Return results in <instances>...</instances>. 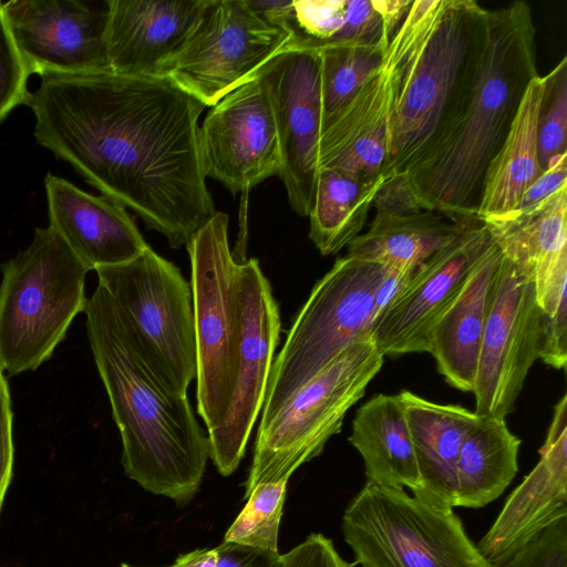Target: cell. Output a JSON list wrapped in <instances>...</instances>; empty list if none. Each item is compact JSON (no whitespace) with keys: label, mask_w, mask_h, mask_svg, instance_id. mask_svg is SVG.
<instances>
[{"label":"cell","mask_w":567,"mask_h":567,"mask_svg":"<svg viewBox=\"0 0 567 567\" xmlns=\"http://www.w3.org/2000/svg\"><path fill=\"white\" fill-rule=\"evenodd\" d=\"M37 143L171 248L215 214L198 120L205 105L166 76L48 75L31 93Z\"/></svg>","instance_id":"1"},{"label":"cell","mask_w":567,"mask_h":567,"mask_svg":"<svg viewBox=\"0 0 567 567\" xmlns=\"http://www.w3.org/2000/svg\"><path fill=\"white\" fill-rule=\"evenodd\" d=\"M84 313L94 362L122 440L126 476L186 505L209 457L208 436L186 395L165 389L137 352L110 295L97 285Z\"/></svg>","instance_id":"2"},{"label":"cell","mask_w":567,"mask_h":567,"mask_svg":"<svg viewBox=\"0 0 567 567\" xmlns=\"http://www.w3.org/2000/svg\"><path fill=\"white\" fill-rule=\"evenodd\" d=\"M537 75L536 30L528 3L488 10L484 45L464 106L433 148L403 174L423 209L452 221L477 217L486 169Z\"/></svg>","instance_id":"3"},{"label":"cell","mask_w":567,"mask_h":567,"mask_svg":"<svg viewBox=\"0 0 567 567\" xmlns=\"http://www.w3.org/2000/svg\"><path fill=\"white\" fill-rule=\"evenodd\" d=\"M488 10L474 0H415L385 58L395 70L386 158L403 175L455 121L472 89Z\"/></svg>","instance_id":"4"},{"label":"cell","mask_w":567,"mask_h":567,"mask_svg":"<svg viewBox=\"0 0 567 567\" xmlns=\"http://www.w3.org/2000/svg\"><path fill=\"white\" fill-rule=\"evenodd\" d=\"M1 269L0 369L16 375L48 361L84 312L90 269L50 226Z\"/></svg>","instance_id":"5"},{"label":"cell","mask_w":567,"mask_h":567,"mask_svg":"<svg viewBox=\"0 0 567 567\" xmlns=\"http://www.w3.org/2000/svg\"><path fill=\"white\" fill-rule=\"evenodd\" d=\"M383 358L371 334L361 338L259 423L246 496L258 484L289 480L323 451L381 370Z\"/></svg>","instance_id":"6"},{"label":"cell","mask_w":567,"mask_h":567,"mask_svg":"<svg viewBox=\"0 0 567 567\" xmlns=\"http://www.w3.org/2000/svg\"><path fill=\"white\" fill-rule=\"evenodd\" d=\"M362 567H496L467 537L453 508L367 481L342 516Z\"/></svg>","instance_id":"7"},{"label":"cell","mask_w":567,"mask_h":567,"mask_svg":"<svg viewBox=\"0 0 567 567\" xmlns=\"http://www.w3.org/2000/svg\"><path fill=\"white\" fill-rule=\"evenodd\" d=\"M95 271L147 369L165 389L186 395L197 353L192 288L178 267L148 246Z\"/></svg>","instance_id":"8"},{"label":"cell","mask_w":567,"mask_h":567,"mask_svg":"<svg viewBox=\"0 0 567 567\" xmlns=\"http://www.w3.org/2000/svg\"><path fill=\"white\" fill-rule=\"evenodd\" d=\"M385 267L348 255L313 286L274 359L260 422L341 351L371 334Z\"/></svg>","instance_id":"9"},{"label":"cell","mask_w":567,"mask_h":567,"mask_svg":"<svg viewBox=\"0 0 567 567\" xmlns=\"http://www.w3.org/2000/svg\"><path fill=\"white\" fill-rule=\"evenodd\" d=\"M197 353V412L207 431L230 403L241 333V262L228 243V216L215 212L186 245Z\"/></svg>","instance_id":"10"},{"label":"cell","mask_w":567,"mask_h":567,"mask_svg":"<svg viewBox=\"0 0 567 567\" xmlns=\"http://www.w3.org/2000/svg\"><path fill=\"white\" fill-rule=\"evenodd\" d=\"M292 37L251 9L248 0H208L165 76L210 107L256 79Z\"/></svg>","instance_id":"11"},{"label":"cell","mask_w":567,"mask_h":567,"mask_svg":"<svg viewBox=\"0 0 567 567\" xmlns=\"http://www.w3.org/2000/svg\"><path fill=\"white\" fill-rule=\"evenodd\" d=\"M540 309L534 282L505 257L489 290L474 385L475 413L506 419L539 355Z\"/></svg>","instance_id":"12"},{"label":"cell","mask_w":567,"mask_h":567,"mask_svg":"<svg viewBox=\"0 0 567 567\" xmlns=\"http://www.w3.org/2000/svg\"><path fill=\"white\" fill-rule=\"evenodd\" d=\"M280 330L279 308L259 261H243L241 333L234 391L223 421L208 431L209 457L223 476L233 474L245 455L266 399Z\"/></svg>","instance_id":"13"},{"label":"cell","mask_w":567,"mask_h":567,"mask_svg":"<svg viewBox=\"0 0 567 567\" xmlns=\"http://www.w3.org/2000/svg\"><path fill=\"white\" fill-rule=\"evenodd\" d=\"M2 13L30 75L111 71L109 0H11Z\"/></svg>","instance_id":"14"},{"label":"cell","mask_w":567,"mask_h":567,"mask_svg":"<svg viewBox=\"0 0 567 567\" xmlns=\"http://www.w3.org/2000/svg\"><path fill=\"white\" fill-rule=\"evenodd\" d=\"M492 239L477 217L434 252L391 299L371 329L383 357L427 352L430 334Z\"/></svg>","instance_id":"15"},{"label":"cell","mask_w":567,"mask_h":567,"mask_svg":"<svg viewBox=\"0 0 567 567\" xmlns=\"http://www.w3.org/2000/svg\"><path fill=\"white\" fill-rule=\"evenodd\" d=\"M206 178L246 193L281 168L270 93L265 79L240 85L209 107L199 126Z\"/></svg>","instance_id":"16"},{"label":"cell","mask_w":567,"mask_h":567,"mask_svg":"<svg viewBox=\"0 0 567 567\" xmlns=\"http://www.w3.org/2000/svg\"><path fill=\"white\" fill-rule=\"evenodd\" d=\"M260 75L270 93L280 145L278 176L293 212L308 217L316 193L322 126L319 52L311 48L289 49Z\"/></svg>","instance_id":"17"},{"label":"cell","mask_w":567,"mask_h":567,"mask_svg":"<svg viewBox=\"0 0 567 567\" xmlns=\"http://www.w3.org/2000/svg\"><path fill=\"white\" fill-rule=\"evenodd\" d=\"M540 458L512 492L476 546L496 567L503 565L555 519L567 515V395L554 409Z\"/></svg>","instance_id":"18"},{"label":"cell","mask_w":567,"mask_h":567,"mask_svg":"<svg viewBox=\"0 0 567 567\" xmlns=\"http://www.w3.org/2000/svg\"><path fill=\"white\" fill-rule=\"evenodd\" d=\"M208 0H109L107 58L112 72L165 76Z\"/></svg>","instance_id":"19"},{"label":"cell","mask_w":567,"mask_h":567,"mask_svg":"<svg viewBox=\"0 0 567 567\" xmlns=\"http://www.w3.org/2000/svg\"><path fill=\"white\" fill-rule=\"evenodd\" d=\"M567 185L525 209L482 218L493 244L535 285L542 312L567 289Z\"/></svg>","instance_id":"20"},{"label":"cell","mask_w":567,"mask_h":567,"mask_svg":"<svg viewBox=\"0 0 567 567\" xmlns=\"http://www.w3.org/2000/svg\"><path fill=\"white\" fill-rule=\"evenodd\" d=\"M44 188L49 226L90 270L130 261L148 247L126 208L110 198L51 173Z\"/></svg>","instance_id":"21"},{"label":"cell","mask_w":567,"mask_h":567,"mask_svg":"<svg viewBox=\"0 0 567 567\" xmlns=\"http://www.w3.org/2000/svg\"><path fill=\"white\" fill-rule=\"evenodd\" d=\"M395 70L382 65L339 110L322 121L318 166L374 179L386 158Z\"/></svg>","instance_id":"22"},{"label":"cell","mask_w":567,"mask_h":567,"mask_svg":"<svg viewBox=\"0 0 567 567\" xmlns=\"http://www.w3.org/2000/svg\"><path fill=\"white\" fill-rule=\"evenodd\" d=\"M501 258L492 241L429 338L427 352L439 372L451 386L464 392L474 390L491 285Z\"/></svg>","instance_id":"23"},{"label":"cell","mask_w":567,"mask_h":567,"mask_svg":"<svg viewBox=\"0 0 567 567\" xmlns=\"http://www.w3.org/2000/svg\"><path fill=\"white\" fill-rule=\"evenodd\" d=\"M399 396L421 477L419 498L440 507H456L458 453L480 416L461 405L435 403L409 390Z\"/></svg>","instance_id":"24"},{"label":"cell","mask_w":567,"mask_h":567,"mask_svg":"<svg viewBox=\"0 0 567 567\" xmlns=\"http://www.w3.org/2000/svg\"><path fill=\"white\" fill-rule=\"evenodd\" d=\"M349 441L363 458L367 481L408 487L413 496L421 495L420 472L399 394H378L362 404Z\"/></svg>","instance_id":"25"},{"label":"cell","mask_w":567,"mask_h":567,"mask_svg":"<svg viewBox=\"0 0 567 567\" xmlns=\"http://www.w3.org/2000/svg\"><path fill=\"white\" fill-rule=\"evenodd\" d=\"M544 91L545 75H537L528 84L505 141L486 169L477 218L516 210L526 189L544 172L537 142Z\"/></svg>","instance_id":"26"},{"label":"cell","mask_w":567,"mask_h":567,"mask_svg":"<svg viewBox=\"0 0 567 567\" xmlns=\"http://www.w3.org/2000/svg\"><path fill=\"white\" fill-rule=\"evenodd\" d=\"M466 219V218H465ZM464 219L421 209L410 214L375 213L368 230L348 246L347 255L384 267L415 271L462 230Z\"/></svg>","instance_id":"27"},{"label":"cell","mask_w":567,"mask_h":567,"mask_svg":"<svg viewBox=\"0 0 567 567\" xmlns=\"http://www.w3.org/2000/svg\"><path fill=\"white\" fill-rule=\"evenodd\" d=\"M520 440L505 419L481 417L456 462V507L478 508L499 497L515 477Z\"/></svg>","instance_id":"28"},{"label":"cell","mask_w":567,"mask_h":567,"mask_svg":"<svg viewBox=\"0 0 567 567\" xmlns=\"http://www.w3.org/2000/svg\"><path fill=\"white\" fill-rule=\"evenodd\" d=\"M386 178L365 179L320 168L309 214V238L328 256L348 246L363 229L374 197Z\"/></svg>","instance_id":"29"},{"label":"cell","mask_w":567,"mask_h":567,"mask_svg":"<svg viewBox=\"0 0 567 567\" xmlns=\"http://www.w3.org/2000/svg\"><path fill=\"white\" fill-rule=\"evenodd\" d=\"M320 55L322 121L343 106L382 65L386 50L358 44L316 48Z\"/></svg>","instance_id":"30"},{"label":"cell","mask_w":567,"mask_h":567,"mask_svg":"<svg viewBox=\"0 0 567 567\" xmlns=\"http://www.w3.org/2000/svg\"><path fill=\"white\" fill-rule=\"evenodd\" d=\"M289 480L258 484L227 529L224 542L278 551V534Z\"/></svg>","instance_id":"31"},{"label":"cell","mask_w":567,"mask_h":567,"mask_svg":"<svg viewBox=\"0 0 567 567\" xmlns=\"http://www.w3.org/2000/svg\"><path fill=\"white\" fill-rule=\"evenodd\" d=\"M538 158L545 171L549 162L567 153V58L545 75V91L538 116Z\"/></svg>","instance_id":"32"},{"label":"cell","mask_w":567,"mask_h":567,"mask_svg":"<svg viewBox=\"0 0 567 567\" xmlns=\"http://www.w3.org/2000/svg\"><path fill=\"white\" fill-rule=\"evenodd\" d=\"M30 73L0 10V124L11 111L29 102Z\"/></svg>","instance_id":"33"},{"label":"cell","mask_w":567,"mask_h":567,"mask_svg":"<svg viewBox=\"0 0 567 567\" xmlns=\"http://www.w3.org/2000/svg\"><path fill=\"white\" fill-rule=\"evenodd\" d=\"M344 18L342 30L324 45L358 44L388 50L394 33L388 28L372 0H344Z\"/></svg>","instance_id":"34"},{"label":"cell","mask_w":567,"mask_h":567,"mask_svg":"<svg viewBox=\"0 0 567 567\" xmlns=\"http://www.w3.org/2000/svg\"><path fill=\"white\" fill-rule=\"evenodd\" d=\"M554 369H564L567 362V296L550 313L540 311L539 355Z\"/></svg>","instance_id":"35"},{"label":"cell","mask_w":567,"mask_h":567,"mask_svg":"<svg viewBox=\"0 0 567 567\" xmlns=\"http://www.w3.org/2000/svg\"><path fill=\"white\" fill-rule=\"evenodd\" d=\"M282 567H354L337 551L331 539L310 534L302 543L281 555Z\"/></svg>","instance_id":"36"},{"label":"cell","mask_w":567,"mask_h":567,"mask_svg":"<svg viewBox=\"0 0 567 567\" xmlns=\"http://www.w3.org/2000/svg\"><path fill=\"white\" fill-rule=\"evenodd\" d=\"M14 447L10 391L0 369V513L12 477Z\"/></svg>","instance_id":"37"},{"label":"cell","mask_w":567,"mask_h":567,"mask_svg":"<svg viewBox=\"0 0 567 567\" xmlns=\"http://www.w3.org/2000/svg\"><path fill=\"white\" fill-rule=\"evenodd\" d=\"M375 213L410 214L423 209L404 177L394 175L386 178L377 193L373 205Z\"/></svg>","instance_id":"38"},{"label":"cell","mask_w":567,"mask_h":567,"mask_svg":"<svg viewBox=\"0 0 567 567\" xmlns=\"http://www.w3.org/2000/svg\"><path fill=\"white\" fill-rule=\"evenodd\" d=\"M216 567H282L279 551L259 549L231 542L216 547Z\"/></svg>","instance_id":"39"},{"label":"cell","mask_w":567,"mask_h":567,"mask_svg":"<svg viewBox=\"0 0 567 567\" xmlns=\"http://www.w3.org/2000/svg\"><path fill=\"white\" fill-rule=\"evenodd\" d=\"M567 185V153L555 156L524 193L517 209L528 208ZM516 209V210H517Z\"/></svg>","instance_id":"40"},{"label":"cell","mask_w":567,"mask_h":567,"mask_svg":"<svg viewBox=\"0 0 567 567\" xmlns=\"http://www.w3.org/2000/svg\"><path fill=\"white\" fill-rule=\"evenodd\" d=\"M217 550L215 548L195 549L179 555L173 567H216Z\"/></svg>","instance_id":"41"},{"label":"cell","mask_w":567,"mask_h":567,"mask_svg":"<svg viewBox=\"0 0 567 567\" xmlns=\"http://www.w3.org/2000/svg\"><path fill=\"white\" fill-rule=\"evenodd\" d=\"M120 567H136V566H131V565H128V564H122ZM165 567H173V565H171V566H165Z\"/></svg>","instance_id":"42"},{"label":"cell","mask_w":567,"mask_h":567,"mask_svg":"<svg viewBox=\"0 0 567 567\" xmlns=\"http://www.w3.org/2000/svg\"><path fill=\"white\" fill-rule=\"evenodd\" d=\"M3 2L0 1V10L2 9Z\"/></svg>","instance_id":"43"}]
</instances>
